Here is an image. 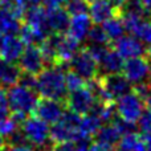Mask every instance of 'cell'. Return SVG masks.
<instances>
[{
	"instance_id": "obj_27",
	"label": "cell",
	"mask_w": 151,
	"mask_h": 151,
	"mask_svg": "<svg viewBox=\"0 0 151 151\" xmlns=\"http://www.w3.org/2000/svg\"><path fill=\"white\" fill-rule=\"evenodd\" d=\"M88 5L89 3L86 0H68L64 4L65 9L70 16L80 15V13H88Z\"/></svg>"
},
{
	"instance_id": "obj_37",
	"label": "cell",
	"mask_w": 151,
	"mask_h": 151,
	"mask_svg": "<svg viewBox=\"0 0 151 151\" xmlns=\"http://www.w3.org/2000/svg\"><path fill=\"white\" fill-rule=\"evenodd\" d=\"M13 0H0V7H7L12 3Z\"/></svg>"
},
{
	"instance_id": "obj_39",
	"label": "cell",
	"mask_w": 151,
	"mask_h": 151,
	"mask_svg": "<svg viewBox=\"0 0 151 151\" xmlns=\"http://www.w3.org/2000/svg\"><path fill=\"white\" fill-rule=\"evenodd\" d=\"M146 151H151V145H147V150Z\"/></svg>"
},
{
	"instance_id": "obj_32",
	"label": "cell",
	"mask_w": 151,
	"mask_h": 151,
	"mask_svg": "<svg viewBox=\"0 0 151 151\" xmlns=\"http://www.w3.org/2000/svg\"><path fill=\"white\" fill-rule=\"evenodd\" d=\"M90 139H80L74 147V151H89L90 150Z\"/></svg>"
},
{
	"instance_id": "obj_13",
	"label": "cell",
	"mask_w": 151,
	"mask_h": 151,
	"mask_svg": "<svg viewBox=\"0 0 151 151\" xmlns=\"http://www.w3.org/2000/svg\"><path fill=\"white\" fill-rule=\"evenodd\" d=\"M70 15L64 5L47 9V25L52 33H65L69 25Z\"/></svg>"
},
{
	"instance_id": "obj_10",
	"label": "cell",
	"mask_w": 151,
	"mask_h": 151,
	"mask_svg": "<svg viewBox=\"0 0 151 151\" xmlns=\"http://www.w3.org/2000/svg\"><path fill=\"white\" fill-rule=\"evenodd\" d=\"M80 49V41L72 37L70 35L57 33L56 40V50H57V63L61 66H68L69 61Z\"/></svg>"
},
{
	"instance_id": "obj_35",
	"label": "cell",
	"mask_w": 151,
	"mask_h": 151,
	"mask_svg": "<svg viewBox=\"0 0 151 151\" xmlns=\"http://www.w3.org/2000/svg\"><path fill=\"white\" fill-rule=\"evenodd\" d=\"M23 3L27 5V8L28 7H32V5H39L42 3V0H23Z\"/></svg>"
},
{
	"instance_id": "obj_30",
	"label": "cell",
	"mask_w": 151,
	"mask_h": 151,
	"mask_svg": "<svg viewBox=\"0 0 151 151\" xmlns=\"http://www.w3.org/2000/svg\"><path fill=\"white\" fill-rule=\"evenodd\" d=\"M74 142L73 141H65L60 143H53L50 147V151H74Z\"/></svg>"
},
{
	"instance_id": "obj_17",
	"label": "cell",
	"mask_w": 151,
	"mask_h": 151,
	"mask_svg": "<svg viewBox=\"0 0 151 151\" xmlns=\"http://www.w3.org/2000/svg\"><path fill=\"white\" fill-rule=\"evenodd\" d=\"M23 20L24 23L28 24L32 28L42 29V31H47L50 33L49 28L47 25V11L41 4L32 5V7L27 8L25 12H24Z\"/></svg>"
},
{
	"instance_id": "obj_6",
	"label": "cell",
	"mask_w": 151,
	"mask_h": 151,
	"mask_svg": "<svg viewBox=\"0 0 151 151\" xmlns=\"http://www.w3.org/2000/svg\"><path fill=\"white\" fill-rule=\"evenodd\" d=\"M123 76L130 83H139L143 81H151V63L150 57L138 56V57L127 58L123 63L122 70Z\"/></svg>"
},
{
	"instance_id": "obj_38",
	"label": "cell",
	"mask_w": 151,
	"mask_h": 151,
	"mask_svg": "<svg viewBox=\"0 0 151 151\" xmlns=\"http://www.w3.org/2000/svg\"><path fill=\"white\" fill-rule=\"evenodd\" d=\"M145 104H146V106H147V109L151 110V94L149 97H147L146 99H145Z\"/></svg>"
},
{
	"instance_id": "obj_8",
	"label": "cell",
	"mask_w": 151,
	"mask_h": 151,
	"mask_svg": "<svg viewBox=\"0 0 151 151\" xmlns=\"http://www.w3.org/2000/svg\"><path fill=\"white\" fill-rule=\"evenodd\" d=\"M17 63L21 72H25V73L35 74V76L39 74L45 68V65H47L44 61V57L41 55L40 47H37L35 44L27 45V48H24Z\"/></svg>"
},
{
	"instance_id": "obj_3",
	"label": "cell",
	"mask_w": 151,
	"mask_h": 151,
	"mask_svg": "<svg viewBox=\"0 0 151 151\" xmlns=\"http://www.w3.org/2000/svg\"><path fill=\"white\" fill-rule=\"evenodd\" d=\"M20 130L23 133L24 138L27 139L28 145L41 149L42 151H50V147H48L49 138V125L40 119L39 117H27L20 123Z\"/></svg>"
},
{
	"instance_id": "obj_9",
	"label": "cell",
	"mask_w": 151,
	"mask_h": 151,
	"mask_svg": "<svg viewBox=\"0 0 151 151\" xmlns=\"http://www.w3.org/2000/svg\"><path fill=\"white\" fill-rule=\"evenodd\" d=\"M65 109H66L65 102L52 98H42L37 101L33 111L36 113V117H39L40 119L47 122L48 125L49 123L53 125L63 117Z\"/></svg>"
},
{
	"instance_id": "obj_14",
	"label": "cell",
	"mask_w": 151,
	"mask_h": 151,
	"mask_svg": "<svg viewBox=\"0 0 151 151\" xmlns=\"http://www.w3.org/2000/svg\"><path fill=\"white\" fill-rule=\"evenodd\" d=\"M98 64V70L102 72V74L107 73H118L122 70L123 58L115 49H110L109 47L106 48L102 56L97 61Z\"/></svg>"
},
{
	"instance_id": "obj_25",
	"label": "cell",
	"mask_w": 151,
	"mask_h": 151,
	"mask_svg": "<svg viewBox=\"0 0 151 151\" xmlns=\"http://www.w3.org/2000/svg\"><path fill=\"white\" fill-rule=\"evenodd\" d=\"M86 39H88L91 44H101V45H106L107 42L110 41L106 32L104 31V28H102L99 24H96V25L90 27L88 35H86Z\"/></svg>"
},
{
	"instance_id": "obj_23",
	"label": "cell",
	"mask_w": 151,
	"mask_h": 151,
	"mask_svg": "<svg viewBox=\"0 0 151 151\" xmlns=\"http://www.w3.org/2000/svg\"><path fill=\"white\" fill-rule=\"evenodd\" d=\"M102 126V121L97 117L94 113L91 114H85V117L81 118L80 122V133L82 135V138L90 139L91 137L96 135V133L98 131V129Z\"/></svg>"
},
{
	"instance_id": "obj_31",
	"label": "cell",
	"mask_w": 151,
	"mask_h": 151,
	"mask_svg": "<svg viewBox=\"0 0 151 151\" xmlns=\"http://www.w3.org/2000/svg\"><path fill=\"white\" fill-rule=\"evenodd\" d=\"M5 151H39L36 147L31 146V145H8Z\"/></svg>"
},
{
	"instance_id": "obj_24",
	"label": "cell",
	"mask_w": 151,
	"mask_h": 151,
	"mask_svg": "<svg viewBox=\"0 0 151 151\" xmlns=\"http://www.w3.org/2000/svg\"><path fill=\"white\" fill-rule=\"evenodd\" d=\"M135 125L141 131V135L146 145H151V110H146V111L143 110Z\"/></svg>"
},
{
	"instance_id": "obj_2",
	"label": "cell",
	"mask_w": 151,
	"mask_h": 151,
	"mask_svg": "<svg viewBox=\"0 0 151 151\" xmlns=\"http://www.w3.org/2000/svg\"><path fill=\"white\" fill-rule=\"evenodd\" d=\"M7 94L11 114L20 115L23 118H27L31 113H33L37 101H39L36 90L23 86L20 83L9 86V90H7Z\"/></svg>"
},
{
	"instance_id": "obj_11",
	"label": "cell",
	"mask_w": 151,
	"mask_h": 151,
	"mask_svg": "<svg viewBox=\"0 0 151 151\" xmlns=\"http://www.w3.org/2000/svg\"><path fill=\"white\" fill-rule=\"evenodd\" d=\"M114 48L121 55V57L126 58V60L138 57V56H143L145 53H147L145 44L133 35H127V36L123 35L119 39H117L114 42Z\"/></svg>"
},
{
	"instance_id": "obj_19",
	"label": "cell",
	"mask_w": 151,
	"mask_h": 151,
	"mask_svg": "<svg viewBox=\"0 0 151 151\" xmlns=\"http://www.w3.org/2000/svg\"><path fill=\"white\" fill-rule=\"evenodd\" d=\"M20 73L21 70L16 63H11V61L0 58V86L9 88L17 83Z\"/></svg>"
},
{
	"instance_id": "obj_7",
	"label": "cell",
	"mask_w": 151,
	"mask_h": 151,
	"mask_svg": "<svg viewBox=\"0 0 151 151\" xmlns=\"http://www.w3.org/2000/svg\"><path fill=\"white\" fill-rule=\"evenodd\" d=\"M64 101H65V106L69 110L80 115H85L91 111L97 101V97L89 86L88 88L82 86L77 90L69 91V94H66V98Z\"/></svg>"
},
{
	"instance_id": "obj_34",
	"label": "cell",
	"mask_w": 151,
	"mask_h": 151,
	"mask_svg": "<svg viewBox=\"0 0 151 151\" xmlns=\"http://www.w3.org/2000/svg\"><path fill=\"white\" fill-rule=\"evenodd\" d=\"M107 1L113 5V8H114V9L117 11V13H118L121 11V8H122V5L126 3V0H107Z\"/></svg>"
},
{
	"instance_id": "obj_40",
	"label": "cell",
	"mask_w": 151,
	"mask_h": 151,
	"mask_svg": "<svg viewBox=\"0 0 151 151\" xmlns=\"http://www.w3.org/2000/svg\"><path fill=\"white\" fill-rule=\"evenodd\" d=\"M147 53H149V56L151 57V47H150V49H147Z\"/></svg>"
},
{
	"instance_id": "obj_26",
	"label": "cell",
	"mask_w": 151,
	"mask_h": 151,
	"mask_svg": "<svg viewBox=\"0 0 151 151\" xmlns=\"http://www.w3.org/2000/svg\"><path fill=\"white\" fill-rule=\"evenodd\" d=\"M86 85V81L83 80L81 76H78L76 72L73 70H68L65 73V86H66V90L69 91H73L77 90V89L82 88V86Z\"/></svg>"
},
{
	"instance_id": "obj_12",
	"label": "cell",
	"mask_w": 151,
	"mask_h": 151,
	"mask_svg": "<svg viewBox=\"0 0 151 151\" xmlns=\"http://www.w3.org/2000/svg\"><path fill=\"white\" fill-rule=\"evenodd\" d=\"M24 47L25 45L16 35L0 36V58L11 63H17L19 57L24 50Z\"/></svg>"
},
{
	"instance_id": "obj_20",
	"label": "cell",
	"mask_w": 151,
	"mask_h": 151,
	"mask_svg": "<svg viewBox=\"0 0 151 151\" xmlns=\"http://www.w3.org/2000/svg\"><path fill=\"white\" fill-rule=\"evenodd\" d=\"M94 137H96V142H98V143L114 147L118 143V141L121 139L122 134H121V131L118 130V127L114 123L107 122L106 125L101 126L98 129V131L96 133Z\"/></svg>"
},
{
	"instance_id": "obj_22",
	"label": "cell",
	"mask_w": 151,
	"mask_h": 151,
	"mask_svg": "<svg viewBox=\"0 0 151 151\" xmlns=\"http://www.w3.org/2000/svg\"><path fill=\"white\" fill-rule=\"evenodd\" d=\"M102 24H104L102 28H104V31L106 32V35H107V37H109L110 41H115V40L119 39L121 36H123L125 32H126L125 24H123L122 17H121L119 13L113 15L111 17H109L107 20H105Z\"/></svg>"
},
{
	"instance_id": "obj_4",
	"label": "cell",
	"mask_w": 151,
	"mask_h": 151,
	"mask_svg": "<svg viewBox=\"0 0 151 151\" xmlns=\"http://www.w3.org/2000/svg\"><path fill=\"white\" fill-rule=\"evenodd\" d=\"M115 113L121 119L126 122L137 123L138 118L145 110V102L134 91H127L118 99H115Z\"/></svg>"
},
{
	"instance_id": "obj_1",
	"label": "cell",
	"mask_w": 151,
	"mask_h": 151,
	"mask_svg": "<svg viewBox=\"0 0 151 151\" xmlns=\"http://www.w3.org/2000/svg\"><path fill=\"white\" fill-rule=\"evenodd\" d=\"M36 93H39L42 98H52L64 101L66 98L65 86V73L61 65L55 64L49 68H44L36 76Z\"/></svg>"
},
{
	"instance_id": "obj_21",
	"label": "cell",
	"mask_w": 151,
	"mask_h": 151,
	"mask_svg": "<svg viewBox=\"0 0 151 151\" xmlns=\"http://www.w3.org/2000/svg\"><path fill=\"white\" fill-rule=\"evenodd\" d=\"M118 151H146L147 145L141 134L127 133L123 134L118 141Z\"/></svg>"
},
{
	"instance_id": "obj_15",
	"label": "cell",
	"mask_w": 151,
	"mask_h": 151,
	"mask_svg": "<svg viewBox=\"0 0 151 151\" xmlns=\"http://www.w3.org/2000/svg\"><path fill=\"white\" fill-rule=\"evenodd\" d=\"M115 13L117 11L107 0H93L88 5V15L94 24H102Z\"/></svg>"
},
{
	"instance_id": "obj_16",
	"label": "cell",
	"mask_w": 151,
	"mask_h": 151,
	"mask_svg": "<svg viewBox=\"0 0 151 151\" xmlns=\"http://www.w3.org/2000/svg\"><path fill=\"white\" fill-rule=\"evenodd\" d=\"M90 27H91V20L89 17V15L88 13H80V15L70 16L66 32L72 37H74L77 41L81 42L86 39V35H88Z\"/></svg>"
},
{
	"instance_id": "obj_41",
	"label": "cell",
	"mask_w": 151,
	"mask_h": 151,
	"mask_svg": "<svg viewBox=\"0 0 151 151\" xmlns=\"http://www.w3.org/2000/svg\"><path fill=\"white\" fill-rule=\"evenodd\" d=\"M86 1H88V3H90V1H93V0H86Z\"/></svg>"
},
{
	"instance_id": "obj_29",
	"label": "cell",
	"mask_w": 151,
	"mask_h": 151,
	"mask_svg": "<svg viewBox=\"0 0 151 151\" xmlns=\"http://www.w3.org/2000/svg\"><path fill=\"white\" fill-rule=\"evenodd\" d=\"M11 115L9 104H8V94L4 86H0V119Z\"/></svg>"
},
{
	"instance_id": "obj_5",
	"label": "cell",
	"mask_w": 151,
	"mask_h": 151,
	"mask_svg": "<svg viewBox=\"0 0 151 151\" xmlns=\"http://www.w3.org/2000/svg\"><path fill=\"white\" fill-rule=\"evenodd\" d=\"M69 68L76 72L78 76H81L85 81L94 80L99 76L97 60L89 52L88 48H82V49L80 48L78 49V52L69 61Z\"/></svg>"
},
{
	"instance_id": "obj_33",
	"label": "cell",
	"mask_w": 151,
	"mask_h": 151,
	"mask_svg": "<svg viewBox=\"0 0 151 151\" xmlns=\"http://www.w3.org/2000/svg\"><path fill=\"white\" fill-rule=\"evenodd\" d=\"M89 151H115V150L113 146H107V145H102V143L96 142L93 146H90V150Z\"/></svg>"
},
{
	"instance_id": "obj_36",
	"label": "cell",
	"mask_w": 151,
	"mask_h": 151,
	"mask_svg": "<svg viewBox=\"0 0 151 151\" xmlns=\"http://www.w3.org/2000/svg\"><path fill=\"white\" fill-rule=\"evenodd\" d=\"M8 146V142H7V138H4L3 135H0V151H5Z\"/></svg>"
},
{
	"instance_id": "obj_18",
	"label": "cell",
	"mask_w": 151,
	"mask_h": 151,
	"mask_svg": "<svg viewBox=\"0 0 151 151\" xmlns=\"http://www.w3.org/2000/svg\"><path fill=\"white\" fill-rule=\"evenodd\" d=\"M21 27V19H19L8 7H0V36L16 35Z\"/></svg>"
},
{
	"instance_id": "obj_28",
	"label": "cell",
	"mask_w": 151,
	"mask_h": 151,
	"mask_svg": "<svg viewBox=\"0 0 151 151\" xmlns=\"http://www.w3.org/2000/svg\"><path fill=\"white\" fill-rule=\"evenodd\" d=\"M19 126L20 125H19L11 115L7 118H1V119H0V135H3L4 138H8V137L12 135V134L17 130Z\"/></svg>"
}]
</instances>
